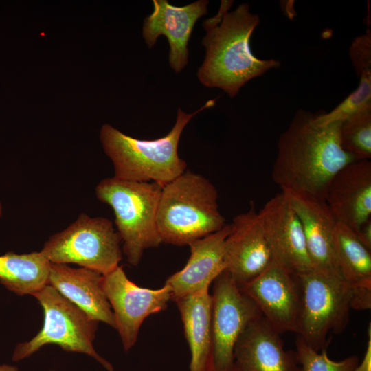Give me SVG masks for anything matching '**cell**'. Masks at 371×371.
<instances>
[{"label": "cell", "mask_w": 371, "mask_h": 371, "mask_svg": "<svg viewBox=\"0 0 371 371\" xmlns=\"http://www.w3.org/2000/svg\"><path fill=\"white\" fill-rule=\"evenodd\" d=\"M234 371H302L295 351L286 350L262 315L251 321L234 350Z\"/></svg>", "instance_id": "obj_15"}, {"label": "cell", "mask_w": 371, "mask_h": 371, "mask_svg": "<svg viewBox=\"0 0 371 371\" xmlns=\"http://www.w3.org/2000/svg\"><path fill=\"white\" fill-rule=\"evenodd\" d=\"M103 287L113 309L115 329L128 352L136 343L144 320L166 308L171 300L170 288L166 284L158 289L139 286L128 278L121 266L103 275Z\"/></svg>", "instance_id": "obj_10"}, {"label": "cell", "mask_w": 371, "mask_h": 371, "mask_svg": "<svg viewBox=\"0 0 371 371\" xmlns=\"http://www.w3.org/2000/svg\"><path fill=\"white\" fill-rule=\"evenodd\" d=\"M0 371H19L15 366L8 364H0Z\"/></svg>", "instance_id": "obj_30"}, {"label": "cell", "mask_w": 371, "mask_h": 371, "mask_svg": "<svg viewBox=\"0 0 371 371\" xmlns=\"http://www.w3.org/2000/svg\"><path fill=\"white\" fill-rule=\"evenodd\" d=\"M296 275L303 302L297 335L319 352L326 349L328 335L341 333L348 323L351 288L339 273L312 269Z\"/></svg>", "instance_id": "obj_7"}, {"label": "cell", "mask_w": 371, "mask_h": 371, "mask_svg": "<svg viewBox=\"0 0 371 371\" xmlns=\"http://www.w3.org/2000/svg\"><path fill=\"white\" fill-rule=\"evenodd\" d=\"M44 311L41 330L30 341L19 344L12 359L18 361L30 357L43 346L55 344L67 352H80L95 359L108 371L113 366L93 348L98 322L47 284L33 295Z\"/></svg>", "instance_id": "obj_6"}, {"label": "cell", "mask_w": 371, "mask_h": 371, "mask_svg": "<svg viewBox=\"0 0 371 371\" xmlns=\"http://www.w3.org/2000/svg\"><path fill=\"white\" fill-rule=\"evenodd\" d=\"M51 262L42 251L0 256V282L18 295H33L48 284Z\"/></svg>", "instance_id": "obj_22"}, {"label": "cell", "mask_w": 371, "mask_h": 371, "mask_svg": "<svg viewBox=\"0 0 371 371\" xmlns=\"http://www.w3.org/2000/svg\"><path fill=\"white\" fill-rule=\"evenodd\" d=\"M230 229L221 230L190 243V256L186 266L170 276L165 284L171 290V300L194 293L210 286L225 269V244Z\"/></svg>", "instance_id": "obj_18"}, {"label": "cell", "mask_w": 371, "mask_h": 371, "mask_svg": "<svg viewBox=\"0 0 371 371\" xmlns=\"http://www.w3.org/2000/svg\"><path fill=\"white\" fill-rule=\"evenodd\" d=\"M368 343L362 361L352 371H371V324L368 328Z\"/></svg>", "instance_id": "obj_28"}, {"label": "cell", "mask_w": 371, "mask_h": 371, "mask_svg": "<svg viewBox=\"0 0 371 371\" xmlns=\"http://www.w3.org/2000/svg\"><path fill=\"white\" fill-rule=\"evenodd\" d=\"M229 226L224 271L241 287L266 270L273 257L253 201L249 210L235 216Z\"/></svg>", "instance_id": "obj_13"}, {"label": "cell", "mask_w": 371, "mask_h": 371, "mask_svg": "<svg viewBox=\"0 0 371 371\" xmlns=\"http://www.w3.org/2000/svg\"><path fill=\"white\" fill-rule=\"evenodd\" d=\"M233 2V1H221V7L216 15L204 21L203 27L204 28H208L220 25L225 14L228 12V10L232 5Z\"/></svg>", "instance_id": "obj_27"}, {"label": "cell", "mask_w": 371, "mask_h": 371, "mask_svg": "<svg viewBox=\"0 0 371 371\" xmlns=\"http://www.w3.org/2000/svg\"><path fill=\"white\" fill-rule=\"evenodd\" d=\"M208 1L175 6L167 0H153V12L144 21L142 35L149 48L164 35L169 43V65L179 73L188 64V44L196 21L207 12Z\"/></svg>", "instance_id": "obj_14"}, {"label": "cell", "mask_w": 371, "mask_h": 371, "mask_svg": "<svg viewBox=\"0 0 371 371\" xmlns=\"http://www.w3.org/2000/svg\"><path fill=\"white\" fill-rule=\"evenodd\" d=\"M339 141L342 149L356 160L371 158V108L342 121Z\"/></svg>", "instance_id": "obj_23"}, {"label": "cell", "mask_w": 371, "mask_h": 371, "mask_svg": "<svg viewBox=\"0 0 371 371\" xmlns=\"http://www.w3.org/2000/svg\"><path fill=\"white\" fill-rule=\"evenodd\" d=\"M240 289L278 333H298L303 302L302 286L296 274L273 262Z\"/></svg>", "instance_id": "obj_11"}, {"label": "cell", "mask_w": 371, "mask_h": 371, "mask_svg": "<svg viewBox=\"0 0 371 371\" xmlns=\"http://www.w3.org/2000/svg\"><path fill=\"white\" fill-rule=\"evenodd\" d=\"M218 192L203 176L186 170L162 188L157 225L162 243L188 245L223 229Z\"/></svg>", "instance_id": "obj_4"}, {"label": "cell", "mask_w": 371, "mask_h": 371, "mask_svg": "<svg viewBox=\"0 0 371 371\" xmlns=\"http://www.w3.org/2000/svg\"><path fill=\"white\" fill-rule=\"evenodd\" d=\"M283 192L301 223L313 269L340 273L333 245L337 222L326 202L304 193Z\"/></svg>", "instance_id": "obj_17"}, {"label": "cell", "mask_w": 371, "mask_h": 371, "mask_svg": "<svg viewBox=\"0 0 371 371\" xmlns=\"http://www.w3.org/2000/svg\"><path fill=\"white\" fill-rule=\"evenodd\" d=\"M259 22L258 15L249 12L247 3H242L227 12L218 26L205 28L201 43L206 53L197 71L204 86L221 88L234 98L252 78L280 67L276 60L258 58L250 49V38Z\"/></svg>", "instance_id": "obj_2"}, {"label": "cell", "mask_w": 371, "mask_h": 371, "mask_svg": "<svg viewBox=\"0 0 371 371\" xmlns=\"http://www.w3.org/2000/svg\"><path fill=\"white\" fill-rule=\"evenodd\" d=\"M1 215H2V205L0 202V217L1 216Z\"/></svg>", "instance_id": "obj_31"}, {"label": "cell", "mask_w": 371, "mask_h": 371, "mask_svg": "<svg viewBox=\"0 0 371 371\" xmlns=\"http://www.w3.org/2000/svg\"><path fill=\"white\" fill-rule=\"evenodd\" d=\"M208 100L192 113L177 110L175 124L164 137L152 140L139 139L124 134L110 124L100 130V141L111 159L115 177L130 181L155 182L162 188L182 175L186 162L178 155L181 133L193 116L215 104Z\"/></svg>", "instance_id": "obj_3"}, {"label": "cell", "mask_w": 371, "mask_h": 371, "mask_svg": "<svg viewBox=\"0 0 371 371\" xmlns=\"http://www.w3.org/2000/svg\"><path fill=\"white\" fill-rule=\"evenodd\" d=\"M358 87L330 112L317 115L320 124L344 121L348 117L371 108V70L363 71L359 76Z\"/></svg>", "instance_id": "obj_24"}, {"label": "cell", "mask_w": 371, "mask_h": 371, "mask_svg": "<svg viewBox=\"0 0 371 371\" xmlns=\"http://www.w3.org/2000/svg\"><path fill=\"white\" fill-rule=\"evenodd\" d=\"M355 233L361 244L371 251V218L365 222Z\"/></svg>", "instance_id": "obj_29"}, {"label": "cell", "mask_w": 371, "mask_h": 371, "mask_svg": "<svg viewBox=\"0 0 371 371\" xmlns=\"http://www.w3.org/2000/svg\"><path fill=\"white\" fill-rule=\"evenodd\" d=\"M162 187L155 182H137L108 177L100 181L97 199L109 205L128 262L137 266L144 251L162 243L157 216Z\"/></svg>", "instance_id": "obj_5"}, {"label": "cell", "mask_w": 371, "mask_h": 371, "mask_svg": "<svg viewBox=\"0 0 371 371\" xmlns=\"http://www.w3.org/2000/svg\"><path fill=\"white\" fill-rule=\"evenodd\" d=\"M324 201L337 223L355 232L371 218V161L355 160L331 180Z\"/></svg>", "instance_id": "obj_16"}, {"label": "cell", "mask_w": 371, "mask_h": 371, "mask_svg": "<svg viewBox=\"0 0 371 371\" xmlns=\"http://www.w3.org/2000/svg\"><path fill=\"white\" fill-rule=\"evenodd\" d=\"M209 287L174 300L179 310L190 347V371L212 369V300Z\"/></svg>", "instance_id": "obj_21"}, {"label": "cell", "mask_w": 371, "mask_h": 371, "mask_svg": "<svg viewBox=\"0 0 371 371\" xmlns=\"http://www.w3.org/2000/svg\"><path fill=\"white\" fill-rule=\"evenodd\" d=\"M295 345V352L302 371H352L359 363L356 355L333 361L328 357L326 349L316 351L298 335Z\"/></svg>", "instance_id": "obj_25"}, {"label": "cell", "mask_w": 371, "mask_h": 371, "mask_svg": "<svg viewBox=\"0 0 371 371\" xmlns=\"http://www.w3.org/2000/svg\"><path fill=\"white\" fill-rule=\"evenodd\" d=\"M333 245L337 269L351 288V308L370 309L371 251L361 244L353 229L341 223H337Z\"/></svg>", "instance_id": "obj_20"}, {"label": "cell", "mask_w": 371, "mask_h": 371, "mask_svg": "<svg viewBox=\"0 0 371 371\" xmlns=\"http://www.w3.org/2000/svg\"><path fill=\"white\" fill-rule=\"evenodd\" d=\"M121 242L110 220L82 213L66 229L52 235L41 251L51 263H74L105 275L122 259Z\"/></svg>", "instance_id": "obj_8"}, {"label": "cell", "mask_w": 371, "mask_h": 371, "mask_svg": "<svg viewBox=\"0 0 371 371\" xmlns=\"http://www.w3.org/2000/svg\"><path fill=\"white\" fill-rule=\"evenodd\" d=\"M213 282L212 371H234L235 344L245 327L262 314L224 271Z\"/></svg>", "instance_id": "obj_9"}, {"label": "cell", "mask_w": 371, "mask_h": 371, "mask_svg": "<svg viewBox=\"0 0 371 371\" xmlns=\"http://www.w3.org/2000/svg\"><path fill=\"white\" fill-rule=\"evenodd\" d=\"M350 56L359 76L363 71L371 70V33L369 29L352 41Z\"/></svg>", "instance_id": "obj_26"}, {"label": "cell", "mask_w": 371, "mask_h": 371, "mask_svg": "<svg viewBox=\"0 0 371 371\" xmlns=\"http://www.w3.org/2000/svg\"><path fill=\"white\" fill-rule=\"evenodd\" d=\"M317 115L299 110L280 135L271 176L282 192H296L324 201L334 176L356 159L340 144L342 121L320 124Z\"/></svg>", "instance_id": "obj_1"}, {"label": "cell", "mask_w": 371, "mask_h": 371, "mask_svg": "<svg viewBox=\"0 0 371 371\" xmlns=\"http://www.w3.org/2000/svg\"><path fill=\"white\" fill-rule=\"evenodd\" d=\"M258 215L273 262L294 274L312 270L301 223L286 194L270 199Z\"/></svg>", "instance_id": "obj_12"}, {"label": "cell", "mask_w": 371, "mask_h": 371, "mask_svg": "<svg viewBox=\"0 0 371 371\" xmlns=\"http://www.w3.org/2000/svg\"><path fill=\"white\" fill-rule=\"evenodd\" d=\"M48 284L98 322L115 329L114 315L103 287V275L91 269L51 263Z\"/></svg>", "instance_id": "obj_19"}]
</instances>
